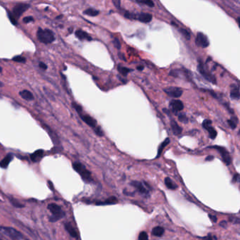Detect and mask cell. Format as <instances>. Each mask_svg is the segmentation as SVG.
I'll use <instances>...</instances> for the list:
<instances>
[{
  "mask_svg": "<svg viewBox=\"0 0 240 240\" xmlns=\"http://www.w3.org/2000/svg\"><path fill=\"white\" fill-rule=\"evenodd\" d=\"M37 37L39 42L46 44L52 43L56 39L54 33L51 30L42 29L40 28L37 30Z\"/></svg>",
  "mask_w": 240,
  "mask_h": 240,
  "instance_id": "cell-1",
  "label": "cell"
},
{
  "mask_svg": "<svg viewBox=\"0 0 240 240\" xmlns=\"http://www.w3.org/2000/svg\"><path fill=\"white\" fill-rule=\"evenodd\" d=\"M74 170L78 173V174L82 177L84 181L86 183H89L92 181L91 174L89 172V170L86 169V167L84 166L82 163H79V162H75L72 164Z\"/></svg>",
  "mask_w": 240,
  "mask_h": 240,
  "instance_id": "cell-2",
  "label": "cell"
},
{
  "mask_svg": "<svg viewBox=\"0 0 240 240\" xmlns=\"http://www.w3.org/2000/svg\"><path fill=\"white\" fill-rule=\"evenodd\" d=\"M48 209L52 213V216L51 217L50 221L51 222H55L61 219L65 216V213L62 211L61 207L56 203H50L48 205Z\"/></svg>",
  "mask_w": 240,
  "mask_h": 240,
  "instance_id": "cell-3",
  "label": "cell"
},
{
  "mask_svg": "<svg viewBox=\"0 0 240 240\" xmlns=\"http://www.w3.org/2000/svg\"><path fill=\"white\" fill-rule=\"evenodd\" d=\"M197 68H198L197 69H198L199 72L200 73V74H201V75L203 76L205 79H206L207 80H208L209 82H212V83L216 84V77H215L213 75H211V74L208 71H206V69H205L204 65L203 64L202 61H199V64H198V66H197Z\"/></svg>",
  "mask_w": 240,
  "mask_h": 240,
  "instance_id": "cell-4",
  "label": "cell"
},
{
  "mask_svg": "<svg viewBox=\"0 0 240 240\" xmlns=\"http://www.w3.org/2000/svg\"><path fill=\"white\" fill-rule=\"evenodd\" d=\"M209 148L214 149L218 151L219 152V154H221L222 158H223V160L224 161V163H226V165H230L232 162V158L230 155L229 152L227 151V149L225 147H220V146H211L209 147Z\"/></svg>",
  "mask_w": 240,
  "mask_h": 240,
  "instance_id": "cell-5",
  "label": "cell"
},
{
  "mask_svg": "<svg viewBox=\"0 0 240 240\" xmlns=\"http://www.w3.org/2000/svg\"><path fill=\"white\" fill-rule=\"evenodd\" d=\"M1 230L5 234L9 236L10 238H11V239H13L14 240H18L22 237V235H21V233L18 230H15L12 228L2 227V228H1Z\"/></svg>",
  "mask_w": 240,
  "mask_h": 240,
  "instance_id": "cell-6",
  "label": "cell"
},
{
  "mask_svg": "<svg viewBox=\"0 0 240 240\" xmlns=\"http://www.w3.org/2000/svg\"><path fill=\"white\" fill-rule=\"evenodd\" d=\"M195 43L198 47L202 48H206L209 45V41H208L207 36L205 35L204 33L200 32L197 33Z\"/></svg>",
  "mask_w": 240,
  "mask_h": 240,
  "instance_id": "cell-7",
  "label": "cell"
},
{
  "mask_svg": "<svg viewBox=\"0 0 240 240\" xmlns=\"http://www.w3.org/2000/svg\"><path fill=\"white\" fill-rule=\"evenodd\" d=\"M211 123L212 122L211 120L206 119V120H204L203 122H202V127L208 131L210 138L212 139V140H214L217 136V132L214 129V127L211 126Z\"/></svg>",
  "mask_w": 240,
  "mask_h": 240,
  "instance_id": "cell-8",
  "label": "cell"
},
{
  "mask_svg": "<svg viewBox=\"0 0 240 240\" xmlns=\"http://www.w3.org/2000/svg\"><path fill=\"white\" fill-rule=\"evenodd\" d=\"M29 5L27 4H23V3H19L14 6L13 9V14H14L15 17H17L18 19L21 17V16L27 9H28Z\"/></svg>",
  "mask_w": 240,
  "mask_h": 240,
  "instance_id": "cell-9",
  "label": "cell"
},
{
  "mask_svg": "<svg viewBox=\"0 0 240 240\" xmlns=\"http://www.w3.org/2000/svg\"><path fill=\"white\" fill-rule=\"evenodd\" d=\"M164 92H166L169 96L173 98H178L182 94V89L176 87H169L164 89Z\"/></svg>",
  "mask_w": 240,
  "mask_h": 240,
  "instance_id": "cell-10",
  "label": "cell"
},
{
  "mask_svg": "<svg viewBox=\"0 0 240 240\" xmlns=\"http://www.w3.org/2000/svg\"><path fill=\"white\" fill-rule=\"evenodd\" d=\"M131 185L142 194H149V190L147 187L148 186L146 184H143L139 181H133L131 183Z\"/></svg>",
  "mask_w": 240,
  "mask_h": 240,
  "instance_id": "cell-11",
  "label": "cell"
},
{
  "mask_svg": "<svg viewBox=\"0 0 240 240\" xmlns=\"http://www.w3.org/2000/svg\"><path fill=\"white\" fill-rule=\"evenodd\" d=\"M169 107L174 113L181 111L184 108L183 103L180 100H177V99H173V100L171 101L169 103Z\"/></svg>",
  "mask_w": 240,
  "mask_h": 240,
  "instance_id": "cell-12",
  "label": "cell"
},
{
  "mask_svg": "<svg viewBox=\"0 0 240 240\" xmlns=\"http://www.w3.org/2000/svg\"><path fill=\"white\" fill-rule=\"evenodd\" d=\"M230 96L231 99H235V100H237L240 98V92L239 87L237 85L232 84L230 86Z\"/></svg>",
  "mask_w": 240,
  "mask_h": 240,
  "instance_id": "cell-13",
  "label": "cell"
},
{
  "mask_svg": "<svg viewBox=\"0 0 240 240\" xmlns=\"http://www.w3.org/2000/svg\"><path fill=\"white\" fill-rule=\"evenodd\" d=\"M75 36L78 38L80 40H84V39H86L88 41H91L92 37L88 33L83 31L82 30H77L75 32Z\"/></svg>",
  "mask_w": 240,
  "mask_h": 240,
  "instance_id": "cell-14",
  "label": "cell"
},
{
  "mask_svg": "<svg viewBox=\"0 0 240 240\" xmlns=\"http://www.w3.org/2000/svg\"><path fill=\"white\" fill-rule=\"evenodd\" d=\"M82 120H83L84 122H86L88 125H89L90 127H95L96 126L97 122L96 120H95L94 118H92V117L88 115H81L80 116Z\"/></svg>",
  "mask_w": 240,
  "mask_h": 240,
  "instance_id": "cell-15",
  "label": "cell"
},
{
  "mask_svg": "<svg viewBox=\"0 0 240 240\" xmlns=\"http://www.w3.org/2000/svg\"><path fill=\"white\" fill-rule=\"evenodd\" d=\"M137 19H139V21L141 22L145 23V24H147L149 23L152 19V14H148V13H141L137 16Z\"/></svg>",
  "mask_w": 240,
  "mask_h": 240,
  "instance_id": "cell-16",
  "label": "cell"
},
{
  "mask_svg": "<svg viewBox=\"0 0 240 240\" xmlns=\"http://www.w3.org/2000/svg\"><path fill=\"white\" fill-rule=\"evenodd\" d=\"M44 156V151L39 149L34 151L33 154L30 155V158L32 161L33 162H38L42 159V158Z\"/></svg>",
  "mask_w": 240,
  "mask_h": 240,
  "instance_id": "cell-17",
  "label": "cell"
},
{
  "mask_svg": "<svg viewBox=\"0 0 240 240\" xmlns=\"http://www.w3.org/2000/svg\"><path fill=\"white\" fill-rule=\"evenodd\" d=\"M171 127L172 131H173V134L175 135H179L181 134L182 131V127L179 126L178 124L174 120H171Z\"/></svg>",
  "mask_w": 240,
  "mask_h": 240,
  "instance_id": "cell-18",
  "label": "cell"
},
{
  "mask_svg": "<svg viewBox=\"0 0 240 240\" xmlns=\"http://www.w3.org/2000/svg\"><path fill=\"white\" fill-rule=\"evenodd\" d=\"M14 158V155L12 154H8L6 156L2 159L1 162H0V166L2 168H6L9 165V163L11 160Z\"/></svg>",
  "mask_w": 240,
  "mask_h": 240,
  "instance_id": "cell-19",
  "label": "cell"
},
{
  "mask_svg": "<svg viewBox=\"0 0 240 240\" xmlns=\"http://www.w3.org/2000/svg\"><path fill=\"white\" fill-rule=\"evenodd\" d=\"M65 228L66 230V231L69 233L70 236L72 237L76 238L77 237V232L76 230H75V228L72 227V225L70 224V223H67L65 224Z\"/></svg>",
  "mask_w": 240,
  "mask_h": 240,
  "instance_id": "cell-20",
  "label": "cell"
},
{
  "mask_svg": "<svg viewBox=\"0 0 240 240\" xmlns=\"http://www.w3.org/2000/svg\"><path fill=\"white\" fill-rule=\"evenodd\" d=\"M19 94L20 95H21V97L26 101H32L34 99L33 94H32V92H30L28 90H23L22 92H20Z\"/></svg>",
  "mask_w": 240,
  "mask_h": 240,
  "instance_id": "cell-21",
  "label": "cell"
},
{
  "mask_svg": "<svg viewBox=\"0 0 240 240\" xmlns=\"http://www.w3.org/2000/svg\"><path fill=\"white\" fill-rule=\"evenodd\" d=\"M169 143H170V140H169V138H167L163 142H162V144H161L160 145H159V147L158 148V151H157V156H156V158H159V157H160V156H161V154H162V151H163L164 149L165 148V147H167Z\"/></svg>",
  "mask_w": 240,
  "mask_h": 240,
  "instance_id": "cell-22",
  "label": "cell"
},
{
  "mask_svg": "<svg viewBox=\"0 0 240 240\" xmlns=\"http://www.w3.org/2000/svg\"><path fill=\"white\" fill-rule=\"evenodd\" d=\"M117 203V199L115 196H111V197L107 199L104 201H99L97 202V205H108V204H114V203Z\"/></svg>",
  "mask_w": 240,
  "mask_h": 240,
  "instance_id": "cell-23",
  "label": "cell"
},
{
  "mask_svg": "<svg viewBox=\"0 0 240 240\" xmlns=\"http://www.w3.org/2000/svg\"><path fill=\"white\" fill-rule=\"evenodd\" d=\"M164 183H165V185L167 187V188L170 189V190H176V189L178 187L176 184L169 178H166L165 180H164Z\"/></svg>",
  "mask_w": 240,
  "mask_h": 240,
  "instance_id": "cell-24",
  "label": "cell"
},
{
  "mask_svg": "<svg viewBox=\"0 0 240 240\" xmlns=\"http://www.w3.org/2000/svg\"><path fill=\"white\" fill-rule=\"evenodd\" d=\"M164 232V230L163 228L162 227H155L152 229V235L156 236V237H161L163 235Z\"/></svg>",
  "mask_w": 240,
  "mask_h": 240,
  "instance_id": "cell-25",
  "label": "cell"
},
{
  "mask_svg": "<svg viewBox=\"0 0 240 240\" xmlns=\"http://www.w3.org/2000/svg\"><path fill=\"white\" fill-rule=\"evenodd\" d=\"M84 14L89 16H96L97 15L99 14V11L93 9V8H89L84 11Z\"/></svg>",
  "mask_w": 240,
  "mask_h": 240,
  "instance_id": "cell-26",
  "label": "cell"
},
{
  "mask_svg": "<svg viewBox=\"0 0 240 240\" xmlns=\"http://www.w3.org/2000/svg\"><path fill=\"white\" fill-rule=\"evenodd\" d=\"M228 124L232 130L235 129L238 124V118L236 116H232L230 120H228Z\"/></svg>",
  "mask_w": 240,
  "mask_h": 240,
  "instance_id": "cell-27",
  "label": "cell"
},
{
  "mask_svg": "<svg viewBox=\"0 0 240 240\" xmlns=\"http://www.w3.org/2000/svg\"><path fill=\"white\" fill-rule=\"evenodd\" d=\"M117 70L121 74V75H124V76H126L128 75V73H129V72L132 71L131 69L128 68L124 67V66H121L120 65H119L117 66Z\"/></svg>",
  "mask_w": 240,
  "mask_h": 240,
  "instance_id": "cell-28",
  "label": "cell"
},
{
  "mask_svg": "<svg viewBox=\"0 0 240 240\" xmlns=\"http://www.w3.org/2000/svg\"><path fill=\"white\" fill-rule=\"evenodd\" d=\"M136 2L140 3V4H146L147 6H149V7H154V3L151 0H137Z\"/></svg>",
  "mask_w": 240,
  "mask_h": 240,
  "instance_id": "cell-29",
  "label": "cell"
},
{
  "mask_svg": "<svg viewBox=\"0 0 240 240\" xmlns=\"http://www.w3.org/2000/svg\"><path fill=\"white\" fill-rule=\"evenodd\" d=\"M178 120H180L181 122H182V123H185V124L187 123V122H188V118H187V117L186 116V115H185V113H180V114H179Z\"/></svg>",
  "mask_w": 240,
  "mask_h": 240,
  "instance_id": "cell-30",
  "label": "cell"
},
{
  "mask_svg": "<svg viewBox=\"0 0 240 240\" xmlns=\"http://www.w3.org/2000/svg\"><path fill=\"white\" fill-rule=\"evenodd\" d=\"M179 32L181 33L182 35L186 38V39H187V40L190 39V33L187 30H185L184 28H180L179 29Z\"/></svg>",
  "mask_w": 240,
  "mask_h": 240,
  "instance_id": "cell-31",
  "label": "cell"
},
{
  "mask_svg": "<svg viewBox=\"0 0 240 240\" xmlns=\"http://www.w3.org/2000/svg\"><path fill=\"white\" fill-rule=\"evenodd\" d=\"M125 18H126V19H137V16H136V14H133V13H130L129 11H126V13H125V15H124Z\"/></svg>",
  "mask_w": 240,
  "mask_h": 240,
  "instance_id": "cell-32",
  "label": "cell"
},
{
  "mask_svg": "<svg viewBox=\"0 0 240 240\" xmlns=\"http://www.w3.org/2000/svg\"><path fill=\"white\" fill-rule=\"evenodd\" d=\"M13 61L19 63H25L26 59L24 57H21V56H16V57L13 58Z\"/></svg>",
  "mask_w": 240,
  "mask_h": 240,
  "instance_id": "cell-33",
  "label": "cell"
},
{
  "mask_svg": "<svg viewBox=\"0 0 240 240\" xmlns=\"http://www.w3.org/2000/svg\"><path fill=\"white\" fill-rule=\"evenodd\" d=\"M148 239V236L145 232H141L139 236V240H147Z\"/></svg>",
  "mask_w": 240,
  "mask_h": 240,
  "instance_id": "cell-34",
  "label": "cell"
},
{
  "mask_svg": "<svg viewBox=\"0 0 240 240\" xmlns=\"http://www.w3.org/2000/svg\"><path fill=\"white\" fill-rule=\"evenodd\" d=\"M72 107H73V108L77 111V113H80L82 112V108L81 106H80L79 104L75 103V102H73V103H72Z\"/></svg>",
  "mask_w": 240,
  "mask_h": 240,
  "instance_id": "cell-35",
  "label": "cell"
},
{
  "mask_svg": "<svg viewBox=\"0 0 240 240\" xmlns=\"http://www.w3.org/2000/svg\"><path fill=\"white\" fill-rule=\"evenodd\" d=\"M113 42H114L115 47L117 49H120V48H121V43H120L119 39H118L117 38H115Z\"/></svg>",
  "mask_w": 240,
  "mask_h": 240,
  "instance_id": "cell-36",
  "label": "cell"
},
{
  "mask_svg": "<svg viewBox=\"0 0 240 240\" xmlns=\"http://www.w3.org/2000/svg\"><path fill=\"white\" fill-rule=\"evenodd\" d=\"M95 132H96L97 135H98V136H100V137L103 136V135H104L103 130H101V128L100 127H96V129H95Z\"/></svg>",
  "mask_w": 240,
  "mask_h": 240,
  "instance_id": "cell-37",
  "label": "cell"
},
{
  "mask_svg": "<svg viewBox=\"0 0 240 240\" xmlns=\"http://www.w3.org/2000/svg\"><path fill=\"white\" fill-rule=\"evenodd\" d=\"M8 16H9V20H10V21H11V22L13 24H14V25H16V24H17V22H16V20H15L14 18L13 17L12 15L10 14L9 12H8Z\"/></svg>",
  "mask_w": 240,
  "mask_h": 240,
  "instance_id": "cell-38",
  "label": "cell"
},
{
  "mask_svg": "<svg viewBox=\"0 0 240 240\" xmlns=\"http://www.w3.org/2000/svg\"><path fill=\"white\" fill-rule=\"evenodd\" d=\"M23 22L25 23V24H27V23H29L30 21H34V19L32 16H28V17H25L24 19H23Z\"/></svg>",
  "mask_w": 240,
  "mask_h": 240,
  "instance_id": "cell-39",
  "label": "cell"
},
{
  "mask_svg": "<svg viewBox=\"0 0 240 240\" xmlns=\"http://www.w3.org/2000/svg\"><path fill=\"white\" fill-rule=\"evenodd\" d=\"M213 237H215L214 236H212L211 234H208V236L205 237L203 238V240H215L213 239Z\"/></svg>",
  "mask_w": 240,
  "mask_h": 240,
  "instance_id": "cell-40",
  "label": "cell"
},
{
  "mask_svg": "<svg viewBox=\"0 0 240 240\" xmlns=\"http://www.w3.org/2000/svg\"><path fill=\"white\" fill-rule=\"evenodd\" d=\"M39 67H40L42 69H43V70H47V66L43 62L39 63Z\"/></svg>",
  "mask_w": 240,
  "mask_h": 240,
  "instance_id": "cell-41",
  "label": "cell"
},
{
  "mask_svg": "<svg viewBox=\"0 0 240 240\" xmlns=\"http://www.w3.org/2000/svg\"><path fill=\"white\" fill-rule=\"evenodd\" d=\"M208 216H209V218L211 219V221L213 222V223H216L217 221V218L216 216H211V215H208Z\"/></svg>",
  "mask_w": 240,
  "mask_h": 240,
  "instance_id": "cell-42",
  "label": "cell"
},
{
  "mask_svg": "<svg viewBox=\"0 0 240 240\" xmlns=\"http://www.w3.org/2000/svg\"><path fill=\"white\" fill-rule=\"evenodd\" d=\"M113 3H114V4L115 5L116 7H117V8H119L120 6V4H121L120 1H113Z\"/></svg>",
  "mask_w": 240,
  "mask_h": 240,
  "instance_id": "cell-43",
  "label": "cell"
},
{
  "mask_svg": "<svg viewBox=\"0 0 240 240\" xmlns=\"http://www.w3.org/2000/svg\"><path fill=\"white\" fill-rule=\"evenodd\" d=\"M213 158H214V157H213V156H208L206 157V160H213Z\"/></svg>",
  "mask_w": 240,
  "mask_h": 240,
  "instance_id": "cell-44",
  "label": "cell"
},
{
  "mask_svg": "<svg viewBox=\"0 0 240 240\" xmlns=\"http://www.w3.org/2000/svg\"><path fill=\"white\" fill-rule=\"evenodd\" d=\"M137 68V70H139V71H143L144 69V66H137V68Z\"/></svg>",
  "mask_w": 240,
  "mask_h": 240,
  "instance_id": "cell-45",
  "label": "cell"
},
{
  "mask_svg": "<svg viewBox=\"0 0 240 240\" xmlns=\"http://www.w3.org/2000/svg\"><path fill=\"white\" fill-rule=\"evenodd\" d=\"M220 225H221V226L223 227V228H224V227H226L227 223H226V222H221V223Z\"/></svg>",
  "mask_w": 240,
  "mask_h": 240,
  "instance_id": "cell-46",
  "label": "cell"
},
{
  "mask_svg": "<svg viewBox=\"0 0 240 240\" xmlns=\"http://www.w3.org/2000/svg\"><path fill=\"white\" fill-rule=\"evenodd\" d=\"M237 24H238V26H239V27L240 28V17H239L237 19Z\"/></svg>",
  "mask_w": 240,
  "mask_h": 240,
  "instance_id": "cell-47",
  "label": "cell"
},
{
  "mask_svg": "<svg viewBox=\"0 0 240 240\" xmlns=\"http://www.w3.org/2000/svg\"><path fill=\"white\" fill-rule=\"evenodd\" d=\"M3 86H4V84H3L2 82L0 81V87H3Z\"/></svg>",
  "mask_w": 240,
  "mask_h": 240,
  "instance_id": "cell-48",
  "label": "cell"
},
{
  "mask_svg": "<svg viewBox=\"0 0 240 240\" xmlns=\"http://www.w3.org/2000/svg\"><path fill=\"white\" fill-rule=\"evenodd\" d=\"M2 72V68H1V67H0V73Z\"/></svg>",
  "mask_w": 240,
  "mask_h": 240,
  "instance_id": "cell-49",
  "label": "cell"
},
{
  "mask_svg": "<svg viewBox=\"0 0 240 240\" xmlns=\"http://www.w3.org/2000/svg\"><path fill=\"white\" fill-rule=\"evenodd\" d=\"M61 16H58V17L56 18V19H60V18H61Z\"/></svg>",
  "mask_w": 240,
  "mask_h": 240,
  "instance_id": "cell-50",
  "label": "cell"
},
{
  "mask_svg": "<svg viewBox=\"0 0 240 240\" xmlns=\"http://www.w3.org/2000/svg\"><path fill=\"white\" fill-rule=\"evenodd\" d=\"M239 135H240V130H239Z\"/></svg>",
  "mask_w": 240,
  "mask_h": 240,
  "instance_id": "cell-51",
  "label": "cell"
}]
</instances>
